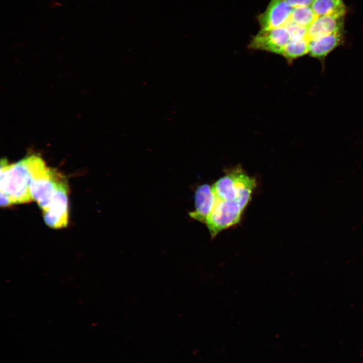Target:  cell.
<instances>
[{
    "label": "cell",
    "mask_w": 363,
    "mask_h": 363,
    "mask_svg": "<svg viewBox=\"0 0 363 363\" xmlns=\"http://www.w3.org/2000/svg\"><path fill=\"white\" fill-rule=\"evenodd\" d=\"M43 160L36 155L12 164H9L6 158L1 159L0 191L9 197L12 204L33 201L30 184L34 171Z\"/></svg>",
    "instance_id": "obj_1"
},
{
    "label": "cell",
    "mask_w": 363,
    "mask_h": 363,
    "mask_svg": "<svg viewBox=\"0 0 363 363\" xmlns=\"http://www.w3.org/2000/svg\"><path fill=\"white\" fill-rule=\"evenodd\" d=\"M256 186L255 178L237 167L217 180L211 188L217 198L235 202L245 209Z\"/></svg>",
    "instance_id": "obj_2"
},
{
    "label": "cell",
    "mask_w": 363,
    "mask_h": 363,
    "mask_svg": "<svg viewBox=\"0 0 363 363\" xmlns=\"http://www.w3.org/2000/svg\"><path fill=\"white\" fill-rule=\"evenodd\" d=\"M244 210L235 202L222 200L215 196L214 206L205 223L211 238L222 230L237 224Z\"/></svg>",
    "instance_id": "obj_3"
},
{
    "label": "cell",
    "mask_w": 363,
    "mask_h": 363,
    "mask_svg": "<svg viewBox=\"0 0 363 363\" xmlns=\"http://www.w3.org/2000/svg\"><path fill=\"white\" fill-rule=\"evenodd\" d=\"M69 186L66 181L58 188L46 210L43 211L45 224L54 229L65 228L69 222Z\"/></svg>",
    "instance_id": "obj_4"
},
{
    "label": "cell",
    "mask_w": 363,
    "mask_h": 363,
    "mask_svg": "<svg viewBox=\"0 0 363 363\" xmlns=\"http://www.w3.org/2000/svg\"><path fill=\"white\" fill-rule=\"evenodd\" d=\"M290 40L288 32L284 26L269 29H261L254 37L249 47L281 54Z\"/></svg>",
    "instance_id": "obj_5"
},
{
    "label": "cell",
    "mask_w": 363,
    "mask_h": 363,
    "mask_svg": "<svg viewBox=\"0 0 363 363\" xmlns=\"http://www.w3.org/2000/svg\"><path fill=\"white\" fill-rule=\"evenodd\" d=\"M293 8L285 0H271L265 11L258 17L262 29L284 26L289 20Z\"/></svg>",
    "instance_id": "obj_6"
},
{
    "label": "cell",
    "mask_w": 363,
    "mask_h": 363,
    "mask_svg": "<svg viewBox=\"0 0 363 363\" xmlns=\"http://www.w3.org/2000/svg\"><path fill=\"white\" fill-rule=\"evenodd\" d=\"M344 16L331 14L318 17L308 28L307 38L309 40L342 32Z\"/></svg>",
    "instance_id": "obj_7"
},
{
    "label": "cell",
    "mask_w": 363,
    "mask_h": 363,
    "mask_svg": "<svg viewBox=\"0 0 363 363\" xmlns=\"http://www.w3.org/2000/svg\"><path fill=\"white\" fill-rule=\"evenodd\" d=\"M215 196L211 186L204 184L199 186L195 194V210L189 213L191 218L205 223L206 218L214 206Z\"/></svg>",
    "instance_id": "obj_8"
},
{
    "label": "cell",
    "mask_w": 363,
    "mask_h": 363,
    "mask_svg": "<svg viewBox=\"0 0 363 363\" xmlns=\"http://www.w3.org/2000/svg\"><path fill=\"white\" fill-rule=\"evenodd\" d=\"M342 32L332 33L309 40V52L312 56L323 58L338 45Z\"/></svg>",
    "instance_id": "obj_9"
},
{
    "label": "cell",
    "mask_w": 363,
    "mask_h": 363,
    "mask_svg": "<svg viewBox=\"0 0 363 363\" xmlns=\"http://www.w3.org/2000/svg\"><path fill=\"white\" fill-rule=\"evenodd\" d=\"M311 7L318 17L331 14L344 15L346 13L343 0H315Z\"/></svg>",
    "instance_id": "obj_10"
},
{
    "label": "cell",
    "mask_w": 363,
    "mask_h": 363,
    "mask_svg": "<svg viewBox=\"0 0 363 363\" xmlns=\"http://www.w3.org/2000/svg\"><path fill=\"white\" fill-rule=\"evenodd\" d=\"M309 40L305 38L298 40H290L285 46L281 55L292 60L309 52Z\"/></svg>",
    "instance_id": "obj_11"
},
{
    "label": "cell",
    "mask_w": 363,
    "mask_h": 363,
    "mask_svg": "<svg viewBox=\"0 0 363 363\" xmlns=\"http://www.w3.org/2000/svg\"><path fill=\"white\" fill-rule=\"evenodd\" d=\"M317 18L311 6L298 7L293 8L289 20L308 28Z\"/></svg>",
    "instance_id": "obj_12"
},
{
    "label": "cell",
    "mask_w": 363,
    "mask_h": 363,
    "mask_svg": "<svg viewBox=\"0 0 363 363\" xmlns=\"http://www.w3.org/2000/svg\"><path fill=\"white\" fill-rule=\"evenodd\" d=\"M284 27L288 32L290 40H298L307 38L308 27L296 24L289 20Z\"/></svg>",
    "instance_id": "obj_13"
},
{
    "label": "cell",
    "mask_w": 363,
    "mask_h": 363,
    "mask_svg": "<svg viewBox=\"0 0 363 363\" xmlns=\"http://www.w3.org/2000/svg\"><path fill=\"white\" fill-rule=\"evenodd\" d=\"M292 8L311 6L315 0H285Z\"/></svg>",
    "instance_id": "obj_14"
},
{
    "label": "cell",
    "mask_w": 363,
    "mask_h": 363,
    "mask_svg": "<svg viewBox=\"0 0 363 363\" xmlns=\"http://www.w3.org/2000/svg\"><path fill=\"white\" fill-rule=\"evenodd\" d=\"M1 207H7L12 204L9 197L5 194L1 192Z\"/></svg>",
    "instance_id": "obj_15"
}]
</instances>
